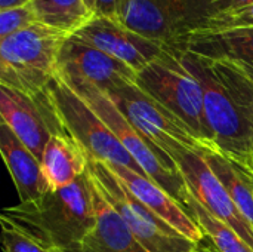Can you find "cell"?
<instances>
[{
  "instance_id": "cell-25",
  "label": "cell",
  "mask_w": 253,
  "mask_h": 252,
  "mask_svg": "<svg viewBox=\"0 0 253 252\" xmlns=\"http://www.w3.org/2000/svg\"><path fill=\"white\" fill-rule=\"evenodd\" d=\"M130 3L132 0H98L95 15L120 21Z\"/></svg>"
},
{
  "instance_id": "cell-29",
  "label": "cell",
  "mask_w": 253,
  "mask_h": 252,
  "mask_svg": "<svg viewBox=\"0 0 253 252\" xmlns=\"http://www.w3.org/2000/svg\"><path fill=\"white\" fill-rule=\"evenodd\" d=\"M96 1L98 0H83V3H84V6L87 7V10L92 13V15H95V7H96Z\"/></svg>"
},
{
  "instance_id": "cell-19",
  "label": "cell",
  "mask_w": 253,
  "mask_h": 252,
  "mask_svg": "<svg viewBox=\"0 0 253 252\" xmlns=\"http://www.w3.org/2000/svg\"><path fill=\"white\" fill-rule=\"evenodd\" d=\"M202 154L222 183L240 212L253 226V169L215 147H203Z\"/></svg>"
},
{
  "instance_id": "cell-13",
  "label": "cell",
  "mask_w": 253,
  "mask_h": 252,
  "mask_svg": "<svg viewBox=\"0 0 253 252\" xmlns=\"http://www.w3.org/2000/svg\"><path fill=\"white\" fill-rule=\"evenodd\" d=\"M58 76L90 83L104 92L136 82V71L130 67L71 34L59 52Z\"/></svg>"
},
{
  "instance_id": "cell-3",
  "label": "cell",
  "mask_w": 253,
  "mask_h": 252,
  "mask_svg": "<svg viewBox=\"0 0 253 252\" xmlns=\"http://www.w3.org/2000/svg\"><path fill=\"white\" fill-rule=\"evenodd\" d=\"M68 33L36 22L0 39V85L27 92L46 91L58 76V58Z\"/></svg>"
},
{
  "instance_id": "cell-11",
  "label": "cell",
  "mask_w": 253,
  "mask_h": 252,
  "mask_svg": "<svg viewBox=\"0 0 253 252\" xmlns=\"http://www.w3.org/2000/svg\"><path fill=\"white\" fill-rule=\"evenodd\" d=\"M105 94L133 128L162 151L172 141H179L191 149L206 147L175 114L145 94L136 82L122 85Z\"/></svg>"
},
{
  "instance_id": "cell-6",
  "label": "cell",
  "mask_w": 253,
  "mask_h": 252,
  "mask_svg": "<svg viewBox=\"0 0 253 252\" xmlns=\"http://www.w3.org/2000/svg\"><path fill=\"white\" fill-rule=\"evenodd\" d=\"M212 0H132L120 22L135 33L178 50L182 42L211 28Z\"/></svg>"
},
{
  "instance_id": "cell-28",
  "label": "cell",
  "mask_w": 253,
  "mask_h": 252,
  "mask_svg": "<svg viewBox=\"0 0 253 252\" xmlns=\"http://www.w3.org/2000/svg\"><path fill=\"white\" fill-rule=\"evenodd\" d=\"M203 241H205V239H203ZM203 241L197 244L196 250H194L193 252H219L218 250H216V248H215V245H213V248H211V247L205 245V244H203Z\"/></svg>"
},
{
  "instance_id": "cell-18",
  "label": "cell",
  "mask_w": 253,
  "mask_h": 252,
  "mask_svg": "<svg viewBox=\"0 0 253 252\" xmlns=\"http://www.w3.org/2000/svg\"><path fill=\"white\" fill-rule=\"evenodd\" d=\"M89 162L86 151L68 132L53 135L40 160L50 190L71 186L87 172Z\"/></svg>"
},
{
  "instance_id": "cell-14",
  "label": "cell",
  "mask_w": 253,
  "mask_h": 252,
  "mask_svg": "<svg viewBox=\"0 0 253 252\" xmlns=\"http://www.w3.org/2000/svg\"><path fill=\"white\" fill-rule=\"evenodd\" d=\"M107 166L139 202H142L156 215H159L162 220L169 223L185 238H188L196 244L205 239L202 229L191 218L187 209L170 193H168L150 177L135 172L126 166H114V165H107Z\"/></svg>"
},
{
  "instance_id": "cell-8",
  "label": "cell",
  "mask_w": 253,
  "mask_h": 252,
  "mask_svg": "<svg viewBox=\"0 0 253 252\" xmlns=\"http://www.w3.org/2000/svg\"><path fill=\"white\" fill-rule=\"evenodd\" d=\"M49 91L65 131L82 146L90 160L126 166L147 175L105 122L59 76L50 82Z\"/></svg>"
},
{
  "instance_id": "cell-1",
  "label": "cell",
  "mask_w": 253,
  "mask_h": 252,
  "mask_svg": "<svg viewBox=\"0 0 253 252\" xmlns=\"http://www.w3.org/2000/svg\"><path fill=\"white\" fill-rule=\"evenodd\" d=\"M178 52L202 85L215 149L252 168L253 80L228 61Z\"/></svg>"
},
{
  "instance_id": "cell-7",
  "label": "cell",
  "mask_w": 253,
  "mask_h": 252,
  "mask_svg": "<svg viewBox=\"0 0 253 252\" xmlns=\"http://www.w3.org/2000/svg\"><path fill=\"white\" fill-rule=\"evenodd\" d=\"M92 183L148 252H193L197 244L139 202L102 162H89Z\"/></svg>"
},
{
  "instance_id": "cell-5",
  "label": "cell",
  "mask_w": 253,
  "mask_h": 252,
  "mask_svg": "<svg viewBox=\"0 0 253 252\" xmlns=\"http://www.w3.org/2000/svg\"><path fill=\"white\" fill-rule=\"evenodd\" d=\"M62 80L74 92H77L93 108V111L105 122V125L123 144V147L132 154V157L144 169V172L160 187H163L168 193H170L187 209L190 192L187 190V186L175 162L159 147H156L148 140H145L133 128V125L119 111V108L114 105V102L104 91L86 82L70 80V79H62Z\"/></svg>"
},
{
  "instance_id": "cell-17",
  "label": "cell",
  "mask_w": 253,
  "mask_h": 252,
  "mask_svg": "<svg viewBox=\"0 0 253 252\" xmlns=\"http://www.w3.org/2000/svg\"><path fill=\"white\" fill-rule=\"evenodd\" d=\"M92 180V178H90ZM93 184V183H92ZM96 223L77 252H148L93 184Z\"/></svg>"
},
{
  "instance_id": "cell-10",
  "label": "cell",
  "mask_w": 253,
  "mask_h": 252,
  "mask_svg": "<svg viewBox=\"0 0 253 252\" xmlns=\"http://www.w3.org/2000/svg\"><path fill=\"white\" fill-rule=\"evenodd\" d=\"M0 116L39 160L47 141L67 132L49 88L39 94H27L0 85Z\"/></svg>"
},
{
  "instance_id": "cell-21",
  "label": "cell",
  "mask_w": 253,
  "mask_h": 252,
  "mask_svg": "<svg viewBox=\"0 0 253 252\" xmlns=\"http://www.w3.org/2000/svg\"><path fill=\"white\" fill-rule=\"evenodd\" d=\"M40 22L62 30L68 34L77 31L93 15L83 0H31Z\"/></svg>"
},
{
  "instance_id": "cell-4",
  "label": "cell",
  "mask_w": 253,
  "mask_h": 252,
  "mask_svg": "<svg viewBox=\"0 0 253 252\" xmlns=\"http://www.w3.org/2000/svg\"><path fill=\"white\" fill-rule=\"evenodd\" d=\"M136 85L175 114L200 143L215 147L206 119L202 85L187 70L178 50L166 49L162 56L138 71Z\"/></svg>"
},
{
  "instance_id": "cell-9",
  "label": "cell",
  "mask_w": 253,
  "mask_h": 252,
  "mask_svg": "<svg viewBox=\"0 0 253 252\" xmlns=\"http://www.w3.org/2000/svg\"><path fill=\"white\" fill-rule=\"evenodd\" d=\"M163 151L175 162L190 195L211 215L234 229L253 248V226L245 218L222 183L209 168L202 149H191L179 141H172Z\"/></svg>"
},
{
  "instance_id": "cell-24",
  "label": "cell",
  "mask_w": 253,
  "mask_h": 252,
  "mask_svg": "<svg viewBox=\"0 0 253 252\" xmlns=\"http://www.w3.org/2000/svg\"><path fill=\"white\" fill-rule=\"evenodd\" d=\"M237 27H253V6L230 15L215 16L209 30H224V28H237Z\"/></svg>"
},
{
  "instance_id": "cell-26",
  "label": "cell",
  "mask_w": 253,
  "mask_h": 252,
  "mask_svg": "<svg viewBox=\"0 0 253 252\" xmlns=\"http://www.w3.org/2000/svg\"><path fill=\"white\" fill-rule=\"evenodd\" d=\"M212 6L218 15H230L253 6V0H212Z\"/></svg>"
},
{
  "instance_id": "cell-23",
  "label": "cell",
  "mask_w": 253,
  "mask_h": 252,
  "mask_svg": "<svg viewBox=\"0 0 253 252\" xmlns=\"http://www.w3.org/2000/svg\"><path fill=\"white\" fill-rule=\"evenodd\" d=\"M1 223V245L4 252H55L36 244L31 238L6 221Z\"/></svg>"
},
{
  "instance_id": "cell-2",
  "label": "cell",
  "mask_w": 253,
  "mask_h": 252,
  "mask_svg": "<svg viewBox=\"0 0 253 252\" xmlns=\"http://www.w3.org/2000/svg\"><path fill=\"white\" fill-rule=\"evenodd\" d=\"M0 221L9 223L46 250L77 252L96 223L89 171L71 186L4 208Z\"/></svg>"
},
{
  "instance_id": "cell-12",
  "label": "cell",
  "mask_w": 253,
  "mask_h": 252,
  "mask_svg": "<svg viewBox=\"0 0 253 252\" xmlns=\"http://www.w3.org/2000/svg\"><path fill=\"white\" fill-rule=\"evenodd\" d=\"M71 36L122 61L136 74L166 50L165 46L135 33L120 21L96 15Z\"/></svg>"
},
{
  "instance_id": "cell-16",
  "label": "cell",
  "mask_w": 253,
  "mask_h": 252,
  "mask_svg": "<svg viewBox=\"0 0 253 252\" xmlns=\"http://www.w3.org/2000/svg\"><path fill=\"white\" fill-rule=\"evenodd\" d=\"M0 153L16 187L19 202H31L50 190L40 160L0 120Z\"/></svg>"
},
{
  "instance_id": "cell-20",
  "label": "cell",
  "mask_w": 253,
  "mask_h": 252,
  "mask_svg": "<svg viewBox=\"0 0 253 252\" xmlns=\"http://www.w3.org/2000/svg\"><path fill=\"white\" fill-rule=\"evenodd\" d=\"M187 212L202 229L205 238L219 252H253V248L230 226L211 215L191 195L187 203Z\"/></svg>"
},
{
  "instance_id": "cell-22",
  "label": "cell",
  "mask_w": 253,
  "mask_h": 252,
  "mask_svg": "<svg viewBox=\"0 0 253 252\" xmlns=\"http://www.w3.org/2000/svg\"><path fill=\"white\" fill-rule=\"evenodd\" d=\"M39 21V15L31 1L21 6L0 9V39L22 31Z\"/></svg>"
},
{
  "instance_id": "cell-30",
  "label": "cell",
  "mask_w": 253,
  "mask_h": 252,
  "mask_svg": "<svg viewBox=\"0 0 253 252\" xmlns=\"http://www.w3.org/2000/svg\"><path fill=\"white\" fill-rule=\"evenodd\" d=\"M252 169H253V160H252Z\"/></svg>"
},
{
  "instance_id": "cell-15",
  "label": "cell",
  "mask_w": 253,
  "mask_h": 252,
  "mask_svg": "<svg viewBox=\"0 0 253 252\" xmlns=\"http://www.w3.org/2000/svg\"><path fill=\"white\" fill-rule=\"evenodd\" d=\"M178 50L228 61L253 80V27L199 31L188 36Z\"/></svg>"
},
{
  "instance_id": "cell-27",
  "label": "cell",
  "mask_w": 253,
  "mask_h": 252,
  "mask_svg": "<svg viewBox=\"0 0 253 252\" xmlns=\"http://www.w3.org/2000/svg\"><path fill=\"white\" fill-rule=\"evenodd\" d=\"M31 0H0V9H7V7H13V6H21L25 4Z\"/></svg>"
}]
</instances>
